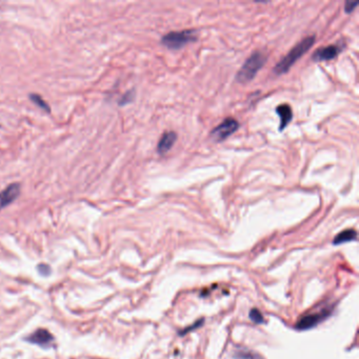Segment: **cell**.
<instances>
[{"label":"cell","mask_w":359,"mask_h":359,"mask_svg":"<svg viewBox=\"0 0 359 359\" xmlns=\"http://www.w3.org/2000/svg\"><path fill=\"white\" fill-rule=\"evenodd\" d=\"M314 42H315V36H307L304 39H302L300 42H298V44L274 66V73L277 75L287 73L298 59L302 57L307 51L313 47Z\"/></svg>","instance_id":"obj_1"},{"label":"cell","mask_w":359,"mask_h":359,"mask_svg":"<svg viewBox=\"0 0 359 359\" xmlns=\"http://www.w3.org/2000/svg\"><path fill=\"white\" fill-rule=\"evenodd\" d=\"M20 194V184L12 183L0 193V210L11 204Z\"/></svg>","instance_id":"obj_7"},{"label":"cell","mask_w":359,"mask_h":359,"mask_svg":"<svg viewBox=\"0 0 359 359\" xmlns=\"http://www.w3.org/2000/svg\"><path fill=\"white\" fill-rule=\"evenodd\" d=\"M358 5V1H346V4H345V11L346 13H351L354 11V8Z\"/></svg>","instance_id":"obj_15"},{"label":"cell","mask_w":359,"mask_h":359,"mask_svg":"<svg viewBox=\"0 0 359 359\" xmlns=\"http://www.w3.org/2000/svg\"><path fill=\"white\" fill-rule=\"evenodd\" d=\"M250 318L253 322L257 323V324H260L262 322H264V319H263V316L261 314V312L257 309H252L251 312H250Z\"/></svg>","instance_id":"obj_14"},{"label":"cell","mask_w":359,"mask_h":359,"mask_svg":"<svg viewBox=\"0 0 359 359\" xmlns=\"http://www.w3.org/2000/svg\"><path fill=\"white\" fill-rule=\"evenodd\" d=\"M343 51V47H339L336 45H331L328 47H323L318 49L313 54L312 59L314 61H327L332 60V59L336 58L339 53Z\"/></svg>","instance_id":"obj_6"},{"label":"cell","mask_w":359,"mask_h":359,"mask_svg":"<svg viewBox=\"0 0 359 359\" xmlns=\"http://www.w3.org/2000/svg\"><path fill=\"white\" fill-rule=\"evenodd\" d=\"M176 140H177V134L175 132H166L159 140V143L157 145V152L160 154V155H164V154L168 153L171 149H172Z\"/></svg>","instance_id":"obj_9"},{"label":"cell","mask_w":359,"mask_h":359,"mask_svg":"<svg viewBox=\"0 0 359 359\" xmlns=\"http://www.w3.org/2000/svg\"><path fill=\"white\" fill-rule=\"evenodd\" d=\"M235 359H263L259 354L255 353L250 350L240 349L234 354Z\"/></svg>","instance_id":"obj_12"},{"label":"cell","mask_w":359,"mask_h":359,"mask_svg":"<svg viewBox=\"0 0 359 359\" xmlns=\"http://www.w3.org/2000/svg\"><path fill=\"white\" fill-rule=\"evenodd\" d=\"M196 39L197 35L194 30L171 32L161 38V45L170 50H179Z\"/></svg>","instance_id":"obj_3"},{"label":"cell","mask_w":359,"mask_h":359,"mask_svg":"<svg viewBox=\"0 0 359 359\" xmlns=\"http://www.w3.org/2000/svg\"><path fill=\"white\" fill-rule=\"evenodd\" d=\"M30 98L32 99V101L34 102V104L37 105L40 109H42L44 111H46V112L50 113V107L46 104V101L42 99L39 95H37V94H31Z\"/></svg>","instance_id":"obj_13"},{"label":"cell","mask_w":359,"mask_h":359,"mask_svg":"<svg viewBox=\"0 0 359 359\" xmlns=\"http://www.w3.org/2000/svg\"><path fill=\"white\" fill-rule=\"evenodd\" d=\"M331 314H332V310L326 307V309H322L321 311L315 312L313 314L304 315L303 317H301L300 319L297 321L296 329L300 330V331L310 330V329L317 326V324L321 323L324 319H327L328 317H330Z\"/></svg>","instance_id":"obj_4"},{"label":"cell","mask_w":359,"mask_h":359,"mask_svg":"<svg viewBox=\"0 0 359 359\" xmlns=\"http://www.w3.org/2000/svg\"><path fill=\"white\" fill-rule=\"evenodd\" d=\"M239 129V122L234 118H227L211 132V137L219 142L227 139Z\"/></svg>","instance_id":"obj_5"},{"label":"cell","mask_w":359,"mask_h":359,"mask_svg":"<svg viewBox=\"0 0 359 359\" xmlns=\"http://www.w3.org/2000/svg\"><path fill=\"white\" fill-rule=\"evenodd\" d=\"M357 238V232L353 229H348L343 231V232L339 233L333 240V243L338 245V244H343L349 241H354L356 240Z\"/></svg>","instance_id":"obj_11"},{"label":"cell","mask_w":359,"mask_h":359,"mask_svg":"<svg viewBox=\"0 0 359 359\" xmlns=\"http://www.w3.org/2000/svg\"><path fill=\"white\" fill-rule=\"evenodd\" d=\"M53 336L51 335V333L48 330L45 329H39L27 338V340L31 344H35L41 347H47L53 343Z\"/></svg>","instance_id":"obj_8"},{"label":"cell","mask_w":359,"mask_h":359,"mask_svg":"<svg viewBox=\"0 0 359 359\" xmlns=\"http://www.w3.org/2000/svg\"><path fill=\"white\" fill-rule=\"evenodd\" d=\"M133 96H134V93H133V92H127V93L125 94V95L122 97V99L120 100V102H119V104H120L121 106H122V105H126L127 102H131V101L133 100Z\"/></svg>","instance_id":"obj_16"},{"label":"cell","mask_w":359,"mask_h":359,"mask_svg":"<svg viewBox=\"0 0 359 359\" xmlns=\"http://www.w3.org/2000/svg\"><path fill=\"white\" fill-rule=\"evenodd\" d=\"M267 61V57L263 53L256 51L249 58L246 59L244 64L240 67L236 75V80L239 83H247L255 78L256 74L264 65Z\"/></svg>","instance_id":"obj_2"},{"label":"cell","mask_w":359,"mask_h":359,"mask_svg":"<svg viewBox=\"0 0 359 359\" xmlns=\"http://www.w3.org/2000/svg\"><path fill=\"white\" fill-rule=\"evenodd\" d=\"M276 113L278 114V116L280 118L279 130L284 131L288 126V124L292 121V118H293L292 109H291V107L289 105H280L276 108Z\"/></svg>","instance_id":"obj_10"}]
</instances>
